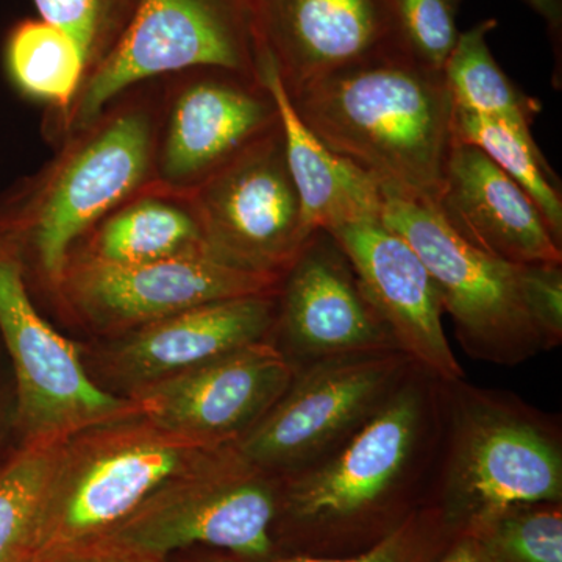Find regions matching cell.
<instances>
[{"instance_id": "obj_1", "label": "cell", "mask_w": 562, "mask_h": 562, "mask_svg": "<svg viewBox=\"0 0 562 562\" xmlns=\"http://www.w3.org/2000/svg\"><path fill=\"white\" fill-rule=\"evenodd\" d=\"M442 436V382L416 366L341 449L280 479L276 557H351L382 542L430 502Z\"/></svg>"}, {"instance_id": "obj_2", "label": "cell", "mask_w": 562, "mask_h": 562, "mask_svg": "<svg viewBox=\"0 0 562 562\" xmlns=\"http://www.w3.org/2000/svg\"><path fill=\"white\" fill-rule=\"evenodd\" d=\"M290 99L325 146L371 173L383 191L438 201L454 120L443 70L392 50L321 77Z\"/></svg>"}, {"instance_id": "obj_3", "label": "cell", "mask_w": 562, "mask_h": 562, "mask_svg": "<svg viewBox=\"0 0 562 562\" xmlns=\"http://www.w3.org/2000/svg\"><path fill=\"white\" fill-rule=\"evenodd\" d=\"M443 436L430 502L461 532L503 509L562 503L560 425L517 395L442 382Z\"/></svg>"}, {"instance_id": "obj_4", "label": "cell", "mask_w": 562, "mask_h": 562, "mask_svg": "<svg viewBox=\"0 0 562 562\" xmlns=\"http://www.w3.org/2000/svg\"><path fill=\"white\" fill-rule=\"evenodd\" d=\"M222 447L166 430L143 414L72 436L52 468L35 562L102 538L158 487Z\"/></svg>"}, {"instance_id": "obj_5", "label": "cell", "mask_w": 562, "mask_h": 562, "mask_svg": "<svg viewBox=\"0 0 562 562\" xmlns=\"http://www.w3.org/2000/svg\"><path fill=\"white\" fill-rule=\"evenodd\" d=\"M21 210L9 241L31 247L41 276L54 290L74 244L114 210L140 194L157 160L154 122L138 106L101 116L77 133Z\"/></svg>"}, {"instance_id": "obj_6", "label": "cell", "mask_w": 562, "mask_h": 562, "mask_svg": "<svg viewBox=\"0 0 562 562\" xmlns=\"http://www.w3.org/2000/svg\"><path fill=\"white\" fill-rule=\"evenodd\" d=\"M198 69L257 79L249 0H136L120 40L88 70L65 127L74 133L90 127L140 81Z\"/></svg>"}, {"instance_id": "obj_7", "label": "cell", "mask_w": 562, "mask_h": 562, "mask_svg": "<svg viewBox=\"0 0 562 562\" xmlns=\"http://www.w3.org/2000/svg\"><path fill=\"white\" fill-rule=\"evenodd\" d=\"M279 490L280 479L251 465L231 443L162 484L102 538L166 560L192 546L266 560L276 557Z\"/></svg>"}, {"instance_id": "obj_8", "label": "cell", "mask_w": 562, "mask_h": 562, "mask_svg": "<svg viewBox=\"0 0 562 562\" xmlns=\"http://www.w3.org/2000/svg\"><path fill=\"white\" fill-rule=\"evenodd\" d=\"M380 221L427 266L465 353L514 368L543 351L525 305L520 265L465 243L430 203L383 191Z\"/></svg>"}, {"instance_id": "obj_9", "label": "cell", "mask_w": 562, "mask_h": 562, "mask_svg": "<svg viewBox=\"0 0 562 562\" xmlns=\"http://www.w3.org/2000/svg\"><path fill=\"white\" fill-rule=\"evenodd\" d=\"M416 366L402 350L303 366L276 405L235 442L236 450L277 479L312 468L360 431Z\"/></svg>"}, {"instance_id": "obj_10", "label": "cell", "mask_w": 562, "mask_h": 562, "mask_svg": "<svg viewBox=\"0 0 562 562\" xmlns=\"http://www.w3.org/2000/svg\"><path fill=\"white\" fill-rule=\"evenodd\" d=\"M0 335L16 380L14 427L22 442H65L109 422L139 416L138 403L92 382L77 344L44 319L25 284L24 262L0 241Z\"/></svg>"}, {"instance_id": "obj_11", "label": "cell", "mask_w": 562, "mask_h": 562, "mask_svg": "<svg viewBox=\"0 0 562 562\" xmlns=\"http://www.w3.org/2000/svg\"><path fill=\"white\" fill-rule=\"evenodd\" d=\"M206 254L238 271L281 280L308 241L279 125L190 191Z\"/></svg>"}, {"instance_id": "obj_12", "label": "cell", "mask_w": 562, "mask_h": 562, "mask_svg": "<svg viewBox=\"0 0 562 562\" xmlns=\"http://www.w3.org/2000/svg\"><path fill=\"white\" fill-rule=\"evenodd\" d=\"M280 280L238 271L206 254L117 265L70 257L58 290L94 327L132 331L205 303L266 294Z\"/></svg>"}, {"instance_id": "obj_13", "label": "cell", "mask_w": 562, "mask_h": 562, "mask_svg": "<svg viewBox=\"0 0 562 562\" xmlns=\"http://www.w3.org/2000/svg\"><path fill=\"white\" fill-rule=\"evenodd\" d=\"M271 341L295 371L330 358L401 350L366 301L349 258L325 231L310 236L281 277Z\"/></svg>"}, {"instance_id": "obj_14", "label": "cell", "mask_w": 562, "mask_h": 562, "mask_svg": "<svg viewBox=\"0 0 562 562\" xmlns=\"http://www.w3.org/2000/svg\"><path fill=\"white\" fill-rule=\"evenodd\" d=\"M294 372L276 344L265 339L128 395L144 417L166 430L228 446L276 405Z\"/></svg>"}, {"instance_id": "obj_15", "label": "cell", "mask_w": 562, "mask_h": 562, "mask_svg": "<svg viewBox=\"0 0 562 562\" xmlns=\"http://www.w3.org/2000/svg\"><path fill=\"white\" fill-rule=\"evenodd\" d=\"M172 101L155 169L161 188L190 191L279 125L258 79L198 69Z\"/></svg>"}, {"instance_id": "obj_16", "label": "cell", "mask_w": 562, "mask_h": 562, "mask_svg": "<svg viewBox=\"0 0 562 562\" xmlns=\"http://www.w3.org/2000/svg\"><path fill=\"white\" fill-rule=\"evenodd\" d=\"M328 233L349 258L366 301L398 349L443 383L464 379L443 331L438 288L413 247L380 220Z\"/></svg>"}, {"instance_id": "obj_17", "label": "cell", "mask_w": 562, "mask_h": 562, "mask_svg": "<svg viewBox=\"0 0 562 562\" xmlns=\"http://www.w3.org/2000/svg\"><path fill=\"white\" fill-rule=\"evenodd\" d=\"M255 43L268 52L284 90L347 66L402 50L387 0H249Z\"/></svg>"}, {"instance_id": "obj_18", "label": "cell", "mask_w": 562, "mask_h": 562, "mask_svg": "<svg viewBox=\"0 0 562 562\" xmlns=\"http://www.w3.org/2000/svg\"><path fill=\"white\" fill-rule=\"evenodd\" d=\"M435 210L465 243L513 262H562V246L527 192L479 147L454 138Z\"/></svg>"}, {"instance_id": "obj_19", "label": "cell", "mask_w": 562, "mask_h": 562, "mask_svg": "<svg viewBox=\"0 0 562 562\" xmlns=\"http://www.w3.org/2000/svg\"><path fill=\"white\" fill-rule=\"evenodd\" d=\"M277 291L205 303L135 328L111 350V371L133 391L271 339Z\"/></svg>"}, {"instance_id": "obj_20", "label": "cell", "mask_w": 562, "mask_h": 562, "mask_svg": "<svg viewBox=\"0 0 562 562\" xmlns=\"http://www.w3.org/2000/svg\"><path fill=\"white\" fill-rule=\"evenodd\" d=\"M257 46V79L271 92L279 110L284 155L301 199L306 232H330L353 222L380 220L382 184L353 161L336 154L301 120L284 90L272 58Z\"/></svg>"}, {"instance_id": "obj_21", "label": "cell", "mask_w": 562, "mask_h": 562, "mask_svg": "<svg viewBox=\"0 0 562 562\" xmlns=\"http://www.w3.org/2000/svg\"><path fill=\"white\" fill-rule=\"evenodd\" d=\"M90 233L81 255L117 265L206 254L201 225L188 199L161 187L135 195Z\"/></svg>"}, {"instance_id": "obj_22", "label": "cell", "mask_w": 562, "mask_h": 562, "mask_svg": "<svg viewBox=\"0 0 562 562\" xmlns=\"http://www.w3.org/2000/svg\"><path fill=\"white\" fill-rule=\"evenodd\" d=\"M497 25L490 18L461 32L443 77L457 109L501 121L524 138L535 139L531 127L541 105L519 90L492 55L487 36Z\"/></svg>"}, {"instance_id": "obj_23", "label": "cell", "mask_w": 562, "mask_h": 562, "mask_svg": "<svg viewBox=\"0 0 562 562\" xmlns=\"http://www.w3.org/2000/svg\"><path fill=\"white\" fill-rule=\"evenodd\" d=\"M11 79L25 94L68 113L88 74L79 44L49 22L24 21L11 31L5 47Z\"/></svg>"}, {"instance_id": "obj_24", "label": "cell", "mask_w": 562, "mask_h": 562, "mask_svg": "<svg viewBox=\"0 0 562 562\" xmlns=\"http://www.w3.org/2000/svg\"><path fill=\"white\" fill-rule=\"evenodd\" d=\"M453 136L483 150L498 168L516 181L535 202L562 246L560 181L535 139H527L508 125L454 106Z\"/></svg>"}, {"instance_id": "obj_25", "label": "cell", "mask_w": 562, "mask_h": 562, "mask_svg": "<svg viewBox=\"0 0 562 562\" xmlns=\"http://www.w3.org/2000/svg\"><path fill=\"white\" fill-rule=\"evenodd\" d=\"M63 442H22L0 465V562H35L41 506Z\"/></svg>"}, {"instance_id": "obj_26", "label": "cell", "mask_w": 562, "mask_h": 562, "mask_svg": "<svg viewBox=\"0 0 562 562\" xmlns=\"http://www.w3.org/2000/svg\"><path fill=\"white\" fill-rule=\"evenodd\" d=\"M468 532L487 562H562V503L512 506Z\"/></svg>"}, {"instance_id": "obj_27", "label": "cell", "mask_w": 562, "mask_h": 562, "mask_svg": "<svg viewBox=\"0 0 562 562\" xmlns=\"http://www.w3.org/2000/svg\"><path fill=\"white\" fill-rule=\"evenodd\" d=\"M461 535L436 506L427 505L413 514L401 528L382 542L351 557H272L244 560L213 553L198 562H435Z\"/></svg>"}, {"instance_id": "obj_28", "label": "cell", "mask_w": 562, "mask_h": 562, "mask_svg": "<svg viewBox=\"0 0 562 562\" xmlns=\"http://www.w3.org/2000/svg\"><path fill=\"white\" fill-rule=\"evenodd\" d=\"M464 0H387L398 46L422 65L443 70L460 38Z\"/></svg>"}, {"instance_id": "obj_29", "label": "cell", "mask_w": 562, "mask_h": 562, "mask_svg": "<svg viewBox=\"0 0 562 562\" xmlns=\"http://www.w3.org/2000/svg\"><path fill=\"white\" fill-rule=\"evenodd\" d=\"M41 20L79 44L88 70L109 54L131 20L136 0H33Z\"/></svg>"}, {"instance_id": "obj_30", "label": "cell", "mask_w": 562, "mask_h": 562, "mask_svg": "<svg viewBox=\"0 0 562 562\" xmlns=\"http://www.w3.org/2000/svg\"><path fill=\"white\" fill-rule=\"evenodd\" d=\"M525 305L543 351L562 342V262L520 265Z\"/></svg>"}, {"instance_id": "obj_31", "label": "cell", "mask_w": 562, "mask_h": 562, "mask_svg": "<svg viewBox=\"0 0 562 562\" xmlns=\"http://www.w3.org/2000/svg\"><path fill=\"white\" fill-rule=\"evenodd\" d=\"M38 562H168L166 558L151 557V554L136 552L121 543L94 539L60 552L52 553Z\"/></svg>"}, {"instance_id": "obj_32", "label": "cell", "mask_w": 562, "mask_h": 562, "mask_svg": "<svg viewBox=\"0 0 562 562\" xmlns=\"http://www.w3.org/2000/svg\"><path fill=\"white\" fill-rule=\"evenodd\" d=\"M435 562H487L475 541L469 532H461Z\"/></svg>"}, {"instance_id": "obj_33", "label": "cell", "mask_w": 562, "mask_h": 562, "mask_svg": "<svg viewBox=\"0 0 562 562\" xmlns=\"http://www.w3.org/2000/svg\"><path fill=\"white\" fill-rule=\"evenodd\" d=\"M531 10H535L539 16L546 21L547 27L552 33L553 38L561 40L562 27V0H524Z\"/></svg>"}]
</instances>
